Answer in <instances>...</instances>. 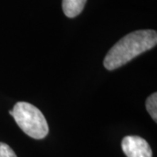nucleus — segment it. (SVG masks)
I'll return each mask as SVG.
<instances>
[{
  "mask_svg": "<svg viewBox=\"0 0 157 157\" xmlns=\"http://www.w3.org/2000/svg\"><path fill=\"white\" fill-rule=\"evenodd\" d=\"M157 44V33L154 30H139L120 39L107 52L103 65L109 71L115 70L135 57L154 48Z\"/></svg>",
  "mask_w": 157,
  "mask_h": 157,
  "instance_id": "1",
  "label": "nucleus"
},
{
  "mask_svg": "<svg viewBox=\"0 0 157 157\" xmlns=\"http://www.w3.org/2000/svg\"><path fill=\"white\" fill-rule=\"evenodd\" d=\"M12 116L24 133L33 139H43L49 132L44 114L38 107L28 102L19 101L12 109Z\"/></svg>",
  "mask_w": 157,
  "mask_h": 157,
  "instance_id": "2",
  "label": "nucleus"
},
{
  "mask_svg": "<svg viewBox=\"0 0 157 157\" xmlns=\"http://www.w3.org/2000/svg\"><path fill=\"white\" fill-rule=\"evenodd\" d=\"M121 147L128 157H152V149L149 144L140 136L128 135L124 137Z\"/></svg>",
  "mask_w": 157,
  "mask_h": 157,
  "instance_id": "3",
  "label": "nucleus"
},
{
  "mask_svg": "<svg viewBox=\"0 0 157 157\" xmlns=\"http://www.w3.org/2000/svg\"><path fill=\"white\" fill-rule=\"evenodd\" d=\"M86 0H62V9L68 17H75L81 13Z\"/></svg>",
  "mask_w": 157,
  "mask_h": 157,
  "instance_id": "4",
  "label": "nucleus"
},
{
  "mask_svg": "<svg viewBox=\"0 0 157 157\" xmlns=\"http://www.w3.org/2000/svg\"><path fill=\"white\" fill-rule=\"evenodd\" d=\"M147 111L150 114L152 119L157 121V94L154 93L147 97L146 101Z\"/></svg>",
  "mask_w": 157,
  "mask_h": 157,
  "instance_id": "5",
  "label": "nucleus"
},
{
  "mask_svg": "<svg viewBox=\"0 0 157 157\" xmlns=\"http://www.w3.org/2000/svg\"><path fill=\"white\" fill-rule=\"evenodd\" d=\"M0 157H17L11 147L4 142H0Z\"/></svg>",
  "mask_w": 157,
  "mask_h": 157,
  "instance_id": "6",
  "label": "nucleus"
}]
</instances>
